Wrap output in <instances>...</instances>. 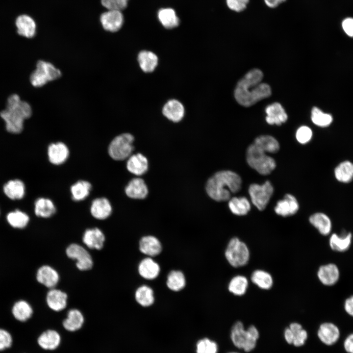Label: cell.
<instances>
[{"label":"cell","instance_id":"obj_1","mask_svg":"<svg viewBox=\"0 0 353 353\" xmlns=\"http://www.w3.org/2000/svg\"><path fill=\"white\" fill-rule=\"evenodd\" d=\"M262 72L253 69L247 73L237 83L234 97L239 104L249 107L271 95L270 86L262 83Z\"/></svg>","mask_w":353,"mask_h":353},{"label":"cell","instance_id":"obj_2","mask_svg":"<svg viewBox=\"0 0 353 353\" xmlns=\"http://www.w3.org/2000/svg\"><path fill=\"white\" fill-rule=\"evenodd\" d=\"M242 183V179L237 173L223 170L216 173L208 179L205 189L208 196L214 200L227 201L231 198V194L241 190Z\"/></svg>","mask_w":353,"mask_h":353},{"label":"cell","instance_id":"obj_3","mask_svg":"<svg viewBox=\"0 0 353 353\" xmlns=\"http://www.w3.org/2000/svg\"><path fill=\"white\" fill-rule=\"evenodd\" d=\"M31 114L30 105L17 94H13L8 97L6 108L0 112V116L4 122L6 131L17 135L22 132L25 121Z\"/></svg>","mask_w":353,"mask_h":353},{"label":"cell","instance_id":"obj_4","mask_svg":"<svg viewBox=\"0 0 353 353\" xmlns=\"http://www.w3.org/2000/svg\"><path fill=\"white\" fill-rule=\"evenodd\" d=\"M230 335L234 345L246 352H251L255 348L259 338V332L254 326H250L246 330L241 321L234 323Z\"/></svg>","mask_w":353,"mask_h":353},{"label":"cell","instance_id":"obj_5","mask_svg":"<svg viewBox=\"0 0 353 353\" xmlns=\"http://www.w3.org/2000/svg\"><path fill=\"white\" fill-rule=\"evenodd\" d=\"M246 159L249 165L262 175L271 174L276 167L275 159L254 144L248 147Z\"/></svg>","mask_w":353,"mask_h":353},{"label":"cell","instance_id":"obj_6","mask_svg":"<svg viewBox=\"0 0 353 353\" xmlns=\"http://www.w3.org/2000/svg\"><path fill=\"white\" fill-rule=\"evenodd\" d=\"M250 255L247 245L236 237L230 239L225 251L226 260L234 268L246 266L250 260Z\"/></svg>","mask_w":353,"mask_h":353},{"label":"cell","instance_id":"obj_7","mask_svg":"<svg viewBox=\"0 0 353 353\" xmlns=\"http://www.w3.org/2000/svg\"><path fill=\"white\" fill-rule=\"evenodd\" d=\"M133 136L128 133L121 134L113 139L108 148L110 157L117 161L127 159L134 149Z\"/></svg>","mask_w":353,"mask_h":353},{"label":"cell","instance_id":"obj_8","mask_svg":"<svg viewBox=\"0 0 353 353\" xmlns=\"http://www.w3.org/2000/svg\"><path fill=\"white\" fill-rule=\"evenodd\" d=\"M62 73L52 63L44 60H39L35 70L31 73L30 81L32 86L40 87L48 82L61 77Z\"/></svg>","mask_w":353,"mask_h":353},{"label":"cell","instance_id":"obj_9","mask_svg":"<svg viewBox=\"0 0 353 353\" xmlns=\"http://www.w3.org/2000/svg\"><path fill=\"white\" fill-rule=\"evenodd\" d=\"M252 204L259 210L265 209L274 192L272 183L266 180L262 184H251L248 189Z\"/></svg>","mask_w":353,"mask_h":353},{"label":"cell","instance_id":"obj_10","mask_svg":"<svg viewBox=\"0 0 353 353\" xmlns=\"http://www.w3.org/2000/svg\"><path fill=\"white\" fill-rule=\"evenodd\" d=\"M68 257L76 261L77 268L81 271H86L92 268L93 262L88 251L81 246L77 244L70 245L66 250Z\"/></svg>","mask_w":353,"mask_h":353},{"label":"cell","instance_id":"obj_11","mask_svg":"<svg viewBox=\"0 0 353 353\" xmlns=\"http://www.w3.org/2000/svg\"><path fill=\"white\" fill-rule=\"evenodd\" d=\"M2 191L5 197L10 201H21L25 197L26 185L21 178L9 179L2 185Z\"/></svg>","mask_w":353,"mask_h":353},{"label":"cell","instance_id":"obj_12","mask_svg":"<svg viewBox=\"0 0 353 353\" xmlns=\"http://www.w3.org/2000/svg\"><path fill=\"white\" fill-rule=\"evenodd\" d=\"M317 336L323 344L332 346L339 340L340 331L334 323L329 321L323 322L319 325Z\"/></svg>","mask_w":353,"mask_h":353},{"label":"cell","instance_id":"obj_13","mask_svg":"<svg viewBox=\"0 0 353 353\" xmlns=\"http://www.w3.org/2000/svg\"><path fill=\"white\" fill-rule=\"evenodd\" d=\"M100 21L105 30L114 32L122 27L124 17L120 10H108L101 15Z\"/></svg>","mask_w":353,"mask_h":353},{"label":"cell","instance_id":"obj_14","mask_svg":"<svg viewBox=\"0 0 353 353\" xmlns=\"http://www.w3.org/2000/svg\"><path fill=\"white\" fill-rule=\"evenodd\" d=\"M47 153L49 161L53 165H59L67 160L69 156V150L65 144L58 142L49 145Z\"/></svg>","mask_w":353,"mask_h":353},{"label":"cell","instance_id":"obj_15","mask_svg":"<svg viewBox=\"0 0 353 353\" xmlns=\"http://www.w3.org/2000/svg\"><path fill=\"white\" fill-rule=\"evenodd\" d=\"M139 249L141 253L147 256L153 257L161 252L162 246L156 237L151 235H146L140 239Z\"/></svg>","mask_w":353,"mask_h":353},{"label":"cell","instance_id":"obj_16","mask_svg":"<svg viewBox=\"0 0 353 353\" xmlns=\"http://www.w3.org/2000/svg\"><path fill=\"white\" fill-rule=\"evenodd\" d=\"M299 209V203L295 196L287 194L283 199L277 201L274 210L278 215L287 217L295 214Z\"/></svg>","mask_w":353,"mask_h":353},{"label":"cell","instance_id":"obj_17","mask_svg":"<svg viewBox=\"0 0 353 353\" xmlns=\"http://www.w3.org/2000/svg\"><path fill=\"white\" fill-rule=\"evenodd\" d=\"M317 277L324 285L332 286L337 282L340 277L338 267L333 263H328L321 266L317 271Z\"/></svg>","mask_w":353,"mask_h":353},{"label":"cell","instance_id":"obj_18","mask_svg":"<svg viewBox=\"0 0 353 353\" xmlns=\"http://www.w3.org/2000/svg\"><path fill=\"white\" fill-rule=\"evenodd\" d=\"M160 266L152 257H146L142 259L138 266L139 275L147 280L156 278L160 273Z\"/></svg>","mask_w":353,"mask_h":353},{"label":"cell","instance_id":"obj_19","mask_svg":"<svg viewBox=\"0 0 353 353\" xmlns=\"http://www.w3.org/2000/svg\"><path fill=\"white\" fill-rule=\"evenodd\" d=\"M61 343L59 333L53 329H48L41 332L37 338L39 347L45 351H53L57 349Z\"/></svg>","mask_w":353,"mask_h":353},{"label":"cell","instance_id":"obj_20","mask_svg":"<svg viewBox=\"0 0 353 353\" xmlns=\"http://www.w3.org/2000/svg\"><path fill=\"white\" fill-rule=\"evenodd\" d=\"M36 279L38 282L50 289L54 288L59 281L57 272L49 265L40 267L36 273Z\"/></svg>","mask_w":353,"mask_h":353},{"label":"cell","instance_id":"obj_21","mask_svg":"<svg viewBox=\"0 0 353 353\" xmlns=\"http://www.w3.org/2000/svg\"><path fill=\"white\" fill-rule=\"evenodd\" d=\"M112 207L109 201L106 198L94 199L90 206V212L93 217L98 220H104L111 214Z\"/></svg>","mask_w":353,"mask_h":353},{"label":"cell","instance_id":"obj_22","mask_svg":"<svg viewBox=\"0 0 353 353\" xmlns=\"http://www.w3.org/2000/svg\"><path fill=\"white\" fill-rule=\"evenodd\" d=\"M164 116L174 122L180 121L184 116L185 110L181 102L175 99L168 101L162 108Z\"/></svg>","mask_w":353,"mask_h":353},{"label":"cell","instance_id":"obj_23","mask_svg":"<svg viewBox=\"0 0 353 353\" xmlns=\"http://www.w3.org/2000/svg\"><path fill=\"white\" fill-rule=\"evenodd\" d=\"M125 193L130 198L143 199L148 194V189L142 178L136 177L129 181L125 188Z\"/></svg>","mask_w":353,"mask_h":353},{"label":"cell","instance_id":"obj_24","mask_svg":"<svg viewBox=\"0 0 353 353\" xmlns=\"http://www.w3.org/2000/svg\"><path fill=\"white\" fill-rule=\"evenodd\" d=\"M82 241L89 249L101 250L103 246L105 236L102 231L97 227L86 229Z\"/></svg>","mask_w":353,"mask_h":353},{"label":"cell","instance_id":"obj_25","mask_svg":"<svg viewBox=\"0 0 353 353\" xmlns=\"http://www.w3.org/2000/svg\"><path fill=\"white\" fill-rule=\"evenodd\" d=\"M67 295L60 290L52 288L48 292L46 302L48 306L52 310L60 311L67 306Z\"/></svg>","mask_w":353,"mask_h":353},{"label":"cell","instance_id":"obj_26","mask_svg":"<svg viewBox=\"0 0 353 353\" xmlns=\"http://www.w3.org/2000/svg\"><path fill=\"white\" fill-rule=\"evenodd\" d=\"M15 24L19 35L27 38H31L35 36L36 24L34 20L29 16L22 15L18 16Z\"/></svg>","mask_w":353,"mask_h":353},{"label":"cell","instance_id":"obj_27","mask_svg":"<svg viewBox=\"0 0 353 353\" xmlns=\"http://www.w3.org/2000/svg\"><path fill=\"white\" fill-rule=\"evenodd\" d=\"M126 168L130 173L136 176H141L148 169V159L140 153L131 154L127 158Z\"/></svg>","mask_w":353,"mask_h":353},{"label":"cell","instance_id":"obj_28","mask_svg":"<svg viewBox=\"0 0 353 353\" xmlns=\"http://www.w3.org/2000/svg\"><path fill=\"white\" fill-rule=\"evenodd\" d=\"M267 114L266 121L269 125H281L288 118L287 115L281 104L275 102L268 105L265 110Z\"/></svg>","mask_w":353,"mask_h":353},{"label":"cell","instance_id":"obj_29","mask_svg":"<svg viewBox=\"0 0 353 353\" xmlns=\"http://www.w3.org/2000/svg\"><path fill=\"white\" fill-rule=\"evenodd\" d=\"M5 219L10 227L17 229L25 228L30 221V218L27 213L18 208L7 212L5 215Z\"/></svg>","mask_w":353,"mask_h":353},{"label":"cell","instance_id":"obj_30","mask_svg":"<svg viewBox=\"0 0 353 353\" xmlns=\"http://www.w3.org/2000/svg\"><path fill=\"white\" fill-rule=\"evenodd\" d=\"M33 309L31 305L25 300H19L14 303L11 308V315L17 321L24 323L32 316Z\"/></svg>","mask_w":353,"mask_h":353},{"label":"cell","instance_id":"obj_31","mask_svg":"<svg viewBox=\"0 0 353 353\" xmlns=\"http://www.w3.org/2000/svg\"><path fill=\"white\" fill-rule=\"evenodd\" d=\"M55 212L56 207L51 200L44 197H40L35 200L34 203V212L37 217L48 218L53 215Z\"/></svg>","mask_w":353,"mask_h":353},{"label":"cell","instance_id":"obj_32","mask_svg":"<svg viewBox=\"0 0 353 353\" xmlns=\"http://www.w3.org/2000/svg\"><path fill=\"white\" fill-rule=\"evenodd\" d=\"M84 322L82 313L78 309H72L68 311L67 318L64 320L62 324L66 330L74 332L82 328Z\"/></svg>","mask_w":353,"mask_h":353},{"label":"cell","instance_id":"obj_33","mask_svg":"<svg viewBox=\"0 0 353 353\" xmlns=\"http://www.w3.org/2000/svg\"><path fill=\"white\" fill-rule=\"evenodd\" d=\"M309 221L323 235H328L331 230V220L323 213L317 212L311 215L309 218Z\"/></svg>","mask_w":353,"mask_h":353},{"label":"cell","instance_id":"obj_34","mask_svg":"<svg viewBox=\"0 0 353 353\" xmlns=\"http://www.w3.org/2000/svg\"><path fill=\"white\" fill-rule=\"evenodd\" d=\"M250 278L253 284L262 290H269L274 284V279L271 274L262 269L253 271Z\"/></svg>","mask_w":353,"mask_h":353},{"label":"cell","instance_id":"obj_35","mask_svg":"<svg viewBox=\"0 0 353 353\" xmlns=\"http://www.w3.org/2000/svg\"><path fill=\"white\" fill-rule=\"evenodd\" d=\"M352 240V235L350 232L341 235L333 233L329 238V245L333 251L339 252H345L349 249Z\"/></svg>","mask_w":353,"mask_h":353},{"label":"cell","instance_id":"obj_36","mask_svg":"<svg viewBox=\"0 0 353 353\" xmlns=\"http://www.w3.org/2000/svg\"><path fill=\"white\" fill-rule=\"evenodd\" d=\"M137 60L140 67L145 73L153 72L157 67L158 61L157 55L148 50L141 51L138 55Z\"/></svg>","mask_w":353,"mask_h":353},{"label":"cell","instance_id":"obj_37","mask_svg":"<svg viewBox=\"0 0 353 353\" xmlns=\"http://www.w3.org/2000/svg\"><path fill=\"white\" fill-rule=\"evenodd\" d=\"M157 17L161 25L166 28L176 27L180 23L176 11L171 8L160 9L157 12Z\"/></svg>","mask_w":353,"mask_h":353},{"label":"cell","instance_id":"obj_38","mask_svg":"<svg viewBox=\"0 0 353 353\" xmlns=\"http://www.w3.org/2000/svg\"><path fill=\"white\" fill-rule=\"evenodd\" d=\"M166 283L167 287L170 290L174 292H178L183 289L185 287L186 284V277L182 271L173 270L168 273Z\"/></svg>","mask_w":353,"mask_h":353},{"label":"cell","instance_id":"obj_39","mask_svg":"<svg viewBox=\"0 0 353 353\" xmlns=\"http://www.w3.org/2000/svg\"><path fill=\"white\" fill-rule=\"evenodd\" d=\"M249 284L248 279L245 276L237 275L230 279L227 288L229 292L233 295L242 296L247 292Z\"/></svg>","mask_w":353,"mask_h":353},{"label":"cell","instance_id":"obj_40","mask_svg":"<svg viewBox=\"0 0 353 353\" xmlns=\"http://www.w3.org/2000/svg\"><path fill=\"white\" fill-rule=\"evenodd\" d=\"M135 299L137 303L141 306H150L154 302V291L150 286L146 284L142 285L136 290Z\"/></svg>","mask_w":353,"mask_h":353},{"label":"cell","instance_id":"obj_41","mask_svg":"<svg viewBox=\"0 0 353 353\" xmlns=\"http://www.w3.org/2000/svg\"><path fill=\"white\" fill-rule=\"evenodd\" d=\"M228 207L231 212L237 216H244L250 211L251 205L245 197H232L229 200Z\"/></svg>","mask_w":353,"mask_h":353},{"label":"cell","instance_id":"obj_42","mask_svg":"<svg viewBox=\"0 0 353 353\" xmlns=\"http://www.w3.org/2000/svg\"><path fill=\"white\" fill-rule=\"evenodd\" d=\"M253 144L265 152L276 153L279 149V144L274 137L268 135H260L256 137Z\"/></svg>","mask_w":353,"mask_h":353},{"label":"cell","instance_id":"obj_43","mask_svg":"<svg viewBox=\"0 0 353 353\" xmlns=\"http://www.w3.org/2000/svg\"><path fill=\"white\" fill-rule=\"evenodd\" d=\"M92 185L86 180H79L71 187L72 198L75 201L85 200L89 195Z\"/></svg>","mask_w":353,"mask_h":353},{"label":"cell","instance_id":"obj_44","mask_svg":"<svg viewBox=\"0 0 353 353\" xmlns=\"http://www.w3.org/2000/svg\"><path fill=\"white\" fill-rule=\"evenodd\" d=\"M336 178L343 183H348L353 178V163L349 161L340 163L334 170Z\"/></svg>","mask_w":353,"mask_h":353},{"label":"cell","instance_id":"obj_45","mask_svg":"<svg viewBox=\"0 0 353 353\" xmlns=\"http://www.w3.org/2000/svg\"><path fill=\"white\" fill-rule=\"evenodd\" d=\"M289 328L294 335L292 344L296 347L303 346L308 338L307 331L303 328L301 324L296 322L291 323Z\"/></svg>","mask_w":353,"mask_h":353},{"label":"cell","instance_id":"obj_46","mask_svg":"<svg viewBox=\"0 0 353 353\" xmlns=\"http://www.w3.org/2000/svg\"><path fill=\"white\" fill-rule=\"evenodd\" d=\"M311 120L316 125L326 127L329 126L332 122L331 115L325 113L317 107H314L311 110Z\"/></svg>","mask_w":353,"mask_h":353},{"label":"cell","instance_id":"obj_47","mask_svg":"<svg viewBox=\"0 0 353 353\" xmlns=\"http://www.w3.org/2000/svg\"><path fill=\"white\" fill-rule=\"evenodd\" d=\"M217 343L209 338L200 339L196 345V353H217Z\"/></svg>","mask_w":353,"mask_h":353},{"label":"cell","instance_id":"obj_48","mask_svg":"<svg viewBox=\"0 0 353 353\" xmlns=\"http://www.w3.org/2000/svg\"><path fill=\"white\" fill-rule=\"evenodd\" d=\"M13 344V337L10 332L3 328H0V352L10 348Z\"/></svg>","mask_w":353,"mask_h":353},{"label":"cell","instance_id":"obj_49","mask_svg":"<svg viewBox=\"0 0 353 353\" xmlns=\"http://www.w3.org/2000/svg\"><path fill=\"white\" fill-rule=\"evenodd\" d=\"M312 136V130L307 126H302L299 127L296 134L297 141L302 144H305L309 142Z\"/></svg>","mask_w":353,"mask_h":353},{"label":"cell","instance_id":"obj_50","mask_svg":"<svg viewBox=\"0 0 353 353\" xmlns=\"http://www.w3.org/2000/svg\"><path fill=\"white\" fill-rule=\"evenodd\" d=\"M249 1L250 0H226L228 8L236 12L243 11L247 8Z\"/></svg>","mask_w":353,"mask_h":353},{"label":"cell","instance_id":"obj_51","mask_svg":"<svg viewBox=\"0 0 353 353\" xmlns=\"http://www.w3.org/2000/svg\"><path fill=\"white\" fill-rule=\"evenodd\" d=\"M342 27L347 35L353 37V18L349 17L345 19L342 22Z\"/></svg>","mask_w":353,"mask_h":353},{"label":"cell","instance_id":"obj_52","mask_svg":"<svg viewBox=\"0 0 353 353\" xmlns=\"http://www.w3.org/2000/svg\"><path fill=\"white\" fill-rule=\"evenodd\" d=\"M343 347L347 353H353V332L348 334L343 342Z\"/></svg>","mask_w":353,"mask_h":353},{"label":"cell","instance_id":"obj_53","mask_svg":"<svg viewBox=\"0 0 353 353\" xmlns=\"http://www.w3.org/2000/svg\"><path fill=\"white\" fill-rule=\"evenodd\" d=\"M344 310L349 316L353 318V295L348 298L345 301Z\"/></svg>","mask_w":353,"mask_h":353},{"label":"cell","instance_id":"obj_54","mask_svg":"<svg viewBox=\"0 0 353 353\" xmlns=\"http://www.w3.org/2000/svg\"><path fill=\"white\" fill-rule=\"evenodd\" d=\"M101 3L108 10H118L115 0H101Z\"/></svg>","mask_w":353,"mask_h":353},{"label":"cell","instance_id":"obj_55","mask_svg":"<svg viewBox=\"0 0 353 353\" xmlns=\"http://www.w3.org/2000/svg\"><path fill=\"white\" fill-rule=\"evenodd\" d=\"M286 0H264L265 4L269 7L274 8Z\"/></svg>","mask_w":353,"mask_h":353},{"label":"cell","instance_id":"obj_56","mask_svg":"<svg viewBox=\"0 0 353 353\" xmlns=\"http://www.w3.org/2000/svg\"><path fill=\"white\" fill-rule=\"evenodd\" d=\"M284 338L286 340V341L289 344H292L293 342V339H294V335L293 333L291 330V329L289 328H287L284 332Z\"/></svg>","mask_w":353,"mask_h":353},{"label":"cell","instance_id":"obj_57","mask_svg":"<svg viewBox=\"0 0 353 353\" xmlns=\"http://www.w3.org/2000/svg\"><path fill=\"white\" fill-rule=\"evenodd\" d=\"M118 9L121 10L126 8L128 0H115Z\"/></svg>","mask_w":353,"mask_h":353},{"label":"cell","instance_id":"obj_58","mask_svg":"<svg viewBox=\"0 0 353 353\" xmlns=\"http://www.w3.org/2000/svg\"><path fill=\"white\" fill-rule=\"evenodd\" d=\"M236 353V352H231V353Z\"/></svg>","mask_w":353,"mask_h":353},{"label":"cell","instance_id":"obj_59","mask_svg":"<svg viewBox=\"0 0 353 353\" xmlns=\"http://www.w3.org/2000/svg\"><path fill=\"white\" fill-rule=\"evenodd\" d=\"M0 213H1V210H0Z\"/></svg>","mask_w":353,"mask_h":353}]
</instances>
